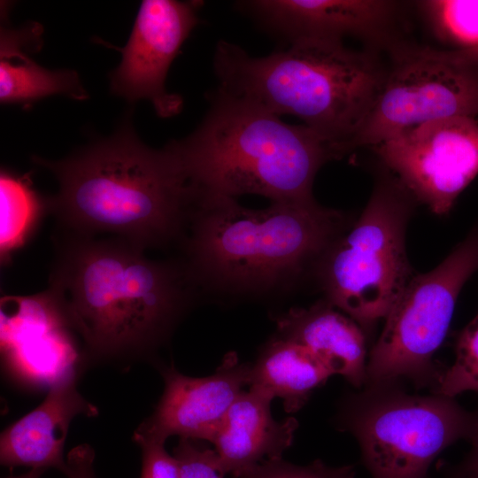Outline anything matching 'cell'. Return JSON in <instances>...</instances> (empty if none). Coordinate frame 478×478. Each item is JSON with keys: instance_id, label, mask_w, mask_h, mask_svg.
Here are the masks:
<instances>
[{"instance_id": "1", "label": "cell", "mask_w": 478, "mask_h": 478, "mask_svg": "<svg viewBox=\"0 0 478 478\" xmlns=\"http://www.w3.org/2000/svg\"><path fill=\"white\" fill-rule=\"evenodd\" d=\"M48 291L81 338L85 364L152 361L195 301L184 260H154L118 237L64 232Z\"/></svg>"}, {"instance_id": "2", "label": "cell", "mask_w": 478, "mask_h": 478, "mask_svg": "<svg viewBox=\"0 0 478 478\" xmlns=\"http://www.w3.org/2000/svg\"><path fill=\"white\" fill-rule=\"evenodd\" d=\"M33 161L58 181L46 207L66 233L111 234L144 251L186 235L196 195L170 145H145L130 112L109 137L59 160L34 156Z\"/></svg>"}, {"instance_id": "3", "label": "cell", "mask_w": 478, "mask_h": 478, "mask_svg": "<svg viewBox=\"0 0 478 478\" xmlns=\"http://www.w3.org/2000/svg\"><path fill=\"white\" fill-rule=\"evenodd\" d=\"M350 227L341 212L308 202H272L254 210L235 198L197 201L183 238L198 288L232 296L287 291L312 270Z\"/></svg>"}, {"instance_id": "4", "label": "cell", "mask_w": 478, "mask_h": 478, "mask_svg": "<svg viewBox=\"0 0 478 478\" xmlns=\"http://www.w3.org/2000/svg\"><path fill=\"white\" fill-rule=\"evenodd\" d=\"M189 136L168 144L197 197L258 195L272 202L314 200L320 168L337 158L308 127L291 125L260 106L220 89Z\"/></svg>"}, {"instance_id": "5", "label": "cell", "mask_w": 478, "mask_h": 478, "mask_svg": "<svg viewBox=\"0 0 478 478\" xmlns=\"http://www.w3.org/2000/svg\"><path fill=\"white\" fill-rule=\"evenodd\" d=\"M213 68L218 89L277 115H293L341 158L368 115L386 68L343 42L301 40L266 57L220 41Z\"/></svg>"}, {"instance_id": "6", "label": "cell", "mask_w": 478, "mask_h": 478, "mask_svg": "<svg viewBox=\"0 0 478 478\" xmlns=\"http://www.w3.org/2000/svg\"><path fill=\"white\" fill-rule=\"evenodd\" d=\"M416 200L396 179L380 181L360 217L316 263L324 298L366 333L385 320L413 275L405 231Z\"/></svg>"}, {"instance_id": "7", "label": "cell", "mask_w": 478, "mask_h": 478, "mask_svg": "<svg viewBox=\"0 0 478 478\" xmlns=\"http://www.w3.org/2000/svg\"><path fill=\"white\" fill-rule=\"evenodd\" d=\"M474 419L454 397L409 395L390 382L349 397L339 423L358 440L373 478H425L441 451L468 439Z\"/></svg>"}, {"instance_id": "8", "label": "cell", "mask_w": 478, "mask_h": 478, "mask_svg": "<svg viewBox=\"0 0 478 478\" xmlns=\"http://www.w3.org/2000/svg\"><path fill=\"white\" fill-rule=\"evenodd\" d=\"M476 271L478 230L432 271L412 276L370 352L365 386L402 378L417 386H435L439 374L433 357L447 335L462 287Z\"/></svg>"}, {"instance_id": "9", "label": "cell", "mask_w": 478, "mask_h": 478, "mask_svg": "<svg viewBox=\"0 0 478 478\" xmlns=\"http://www.w3.org/2000/svg\"><path fill=\"white\" fill-rule=\"evenodd\" d=\"M351 150L374 147L435 120L478 115V59L470 53L397 42Z\"/></svg>"}, {"instance_id": "10", "label": "cell", "mask_w": 478, "mask_h": 478, "mask_svg": "<svg viewBox=\"0 0 478 478\" xmlns=\"http://www.w3.org/2000/svg\"><path fill=\"white\" fill-rule=\"evenodd\" d=\"M416 200L436 214L449 212L478 174V121L435 120L372 147Z\"/></svg>"}, {"instance_id": "11", "label": "cell", "mask_w": 478, "mask_h": 478, "mask_svg": "<svg viewBox=\"0 0 478 478\" xmlns=\"http://www.w3.org/2000/svg\"><path fill=\"white\" fill-rule=\"evenodd\" d=\"M199 1L143 0L121 61L110 74V90L129 103L147 99L161 118L178 114L181 96L166 88L173 59L198 24Z\"/></svg>"}, {"instance_id": "12", "label": "cell", "mask_w": 478, "mask_h": 478, "mask_svg": "<svg viewBox=\"0 0 478 478\" xmlns=\"http://www.w3.org/2000/svg\"><path fill=\"white\" fill-rule=\"evenodd\" d=\"M158 367L164 391L153 412L134 432L138 445L165 443L173 435L212 443L235 400L249 385L251 365L230 352L212 374L204 377L187 376L173 366Z\"/></svg>"}, {"instance_id": "13", "label": "cell", "mask_w": 478, "mask_h": 478, "mask_svg": "<svg viewBox=\"0 0 478 478\" xmlns=\"http://www.w3.org/2000/svg\"><path fill=\"white\" fill-rule=\"evenodd\" d=\"M289 39L343 42L358 37L388 50L398 42L401 4L388 0H253L239 2Z\"/></svg>"}, {"instance_id": "14", "label": "cell", "mask_w": 478, "mask_h": 478, "mask_svg": "<svg viewBox=\"0 0 478 478\" xmlns=\"http://www.w3.org/2000/svg\"><path fill=\"white\" fill-rule=\"evenodd\" d=\"M78 375L73 366L64 369L52 382L44 400L1 433L3 466L45 471L56 468L66 473L64 446L72 420L80 414H98L97 407L79 392Z\"/></svg>"}, {"instance_id": "15", "label": "cell", "mask_w": 478, "mask_h": 478, "mask_svg": "<svg viewBox=\"0 0 478 478\" xmlns=\"http://www.w3.org/2000/svg\"><path fill=\"white\" fill-rule=\"evenodd\" d=\"M273 399L249 388L235 400L212 443L224 475L238 478L263 460L281 459L291 445L298 423L292 417L274 420Z\"/></svg>"}, {"instance_id": "16", "label": "cell", "mask_w": 478, "mask_h": 478, "mask_svg": "<svg viewBox=\"0 0 478 478\" xmlns=\"http://www.w3.org/2000/svg\"><path fill=\"white\" fill-rule=\"evenodd\" d=\"M277 335L311 351L334 374L358 389L366 383L364 330L325 299L307 308H292L276 319Z\"/></svg>"}, {"instance_id": "17", "label": "cell", "mask_w": 478, "mask_h": 478, "mask_svg": "<svg viewBox=\"0 0 478 478\" xmlns=\"http://www.w3.org/2000/svg\"><path fill=\"white\" fill-rule=\"evenodd\" d=\"M42 27L32 23L19 29L1 27L0 100L24 106L55 95L75 100L89 97L78 73L72 69L50 70L28 53L42 46Z\"/></svg>"}, {"instance_id": "18", "label": "cell", "mask_w": 478, "mask_h": 478, "mask_svg": "<svg viewBox=\"0 0 478 478\" xmlns=\"http://www.w3.org/2000/svg\"><path fill=\"white\" fill-rule=\"evenodd\" d=\"M331 375L306 348L276 335L251 365L249 387L282 399L285 411L295 412Z\"/></svg>"}, {"instance_id": "19", "label": "cell", "mask_w": 478, "mask_h": 478, "mask_svg": "<svg viewBox=\"0 0 478 478\" xmlns=\"http://www.w3.org/2000/svg\"><path fill=\"white\" fill-rule=\"evenodd\" d=\"M1 252L9 253L22 245L37 225L46 203L24 176L1 172Z\"/></svg>"}, {"instance_id": "20", "label": "cell", "mask_w": 478, "mask_h": 478, "mask_svg": "<svg viewBox=\"0 0 478 478\" xmlns=\"http://www.w3.org/2000/svg\"><path fill=\"white\" fill-rule=\"evenodd\" d=\"M432 33L451 50L478 56V0L416 3Z\"/></svg>"}, {"instance_id": "21", "label": "cell", "mask_w": 478, "mask_h": 478, "mask_svg": "<svg viewBox=\"0 0 478 478\" xmlns=\"http://www.w3.org/2000/svg\"><path fill=\"white\" fill-rule=\"evenodd\" d=\"M465 391L478 392V313L459 333L454 363L441 373L433 389L451 397Z\"/></svg>"}, {"instance_id": "22", "label": "cell", "mask_w": 478, "mask_h": 478, "mask_svg": "<svg viewBox=\"0 0 478 478\" xmlns=\"http://www.w3.org/2000/svg\"><path fill=\"white\" fill-rule=\"evenodd\" d=\"M351 466H329L317 459L297 466L281 459H266L243 472L238 478H353Z\"/></svg>"}, {"instance_id": "23", "label": "cell", "mask_w": 478, "mask_h": 478, "mask_svg": "<svg viewBox=\"0 0 478 478\" xmlns=\"http://www.w3.org/2000/svg\"><path fill=\"white\" fill-rule=\"evenodd\" d=\"M180 478H223L214 450L197 440L180 438L173 449Z\"/></svg>"}, {"instance_id": "24", "label": "cell", "mask_w": 478, "mask_h": 478, "mask_svg": "<svg viewBox=\"0 0 478 478\" xmlns=\"http://www.w3.org/2000/svg\"><path fill=\"white\" fill-rule=\"evenodd\" d=\"M139 446L142 449L140 478H180L177 461L166 451L165 443L148 442Z\"/></svg>"}, {"instance_id": "25", "label": "cell", "mask_w": 478, "mask_h": 478, "mask_svg": "<svg viewBox=\"0 0 478 478\" xmlns=\"http://www.w3.org/2000/svg\"><path fill=\"white\" fill-rule=\"evenodd\" d=\"M94 459L95 451L89 444L73 448L66 457V478H96Z\"/></svg>"}, {"instance_id": "26", "label": "cell", "mask_w": 478, "mask_h": 478, "mask_svg": "<svg viewBox=\"0 0 478 478\" xmlns=\"http://www.w3.org/2000/svg\"><path fill=\"white\" fill-rule=\"evenodd\" d=\"M468 440L471 442V450L456 478H478V412H474V424Z\"/></svg>"}, {"instance_id": "27", "label": "cell", "mask_w": 478, "mask_h": 478, "mask_svg": "<svg viewBox=\"0 0 478 478\" xmlns=\"http://www.w3.org/2000/svg\"><path fill=\"white\" fill-rule=\"evenodd\" d=\"M45 472L43 469L40 468H30V470L19 476H12L9 478H41L42 474Z\"/></svg>"}, {"instance_id": "28", "label": "cell", "mask_w": 478, "mask_h": 478, "mask_svg": "<svg viewBox=\"0 0 478 478\" xmlns=\"http://www.w3.org/2000/svg\"><path fill=\"white\" fill-rule=\"evenodd\" d=\"M476 57H477V58H478V56H476Z\"/></svg>"}]
</instances>
